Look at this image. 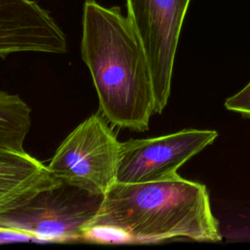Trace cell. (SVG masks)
Wrapping results in <instances>:
<instances>
[{
	"instance_id": "8",
	"label": "cell",
	"mask_w": 250,
	"mask_h": 250,
	"mask_svg": "<svg viewBox=\"0 0 250 250\" xmlns=\"http://www.w3.org/2000/svg\"><path fill=\"white\" fill-rule=\"evenodd\" d=\"M56 176L47 165L24 152H0V209L51 183Z\"/></svg>"
},
{
	"instance_id": "6",
	"label": "cell",
	"mask_w": 250,
	"mask_h": 250,
	"mask_svg": "<svg viewBox=\"0 0 250 250\" xmlns=\"http://www.w3.org/2000/svg\"><path fill=\"white\" fill-rule=\"evenodd\" d=\"M217 137L215 130L184 129L154 138L128 140L121 144L115 182L145 183L175 174Z\"/></svg>"
},
{
	"instance_id": "10",
	"label": "cell",
	"mask_w": 250,
	"mask_h": 250,
	"mask_svg": "<svg viewBox=\"0 0 250 250\" xmlns=\"http://www.w3.org/2000/svg\"><path fill=\"white\" fill-rule=\"evenodd\" d=\"M225 106L228 110L250 117V82L239 92L228 98Z\"/></svg>"
},
{
	"instance_id": "4",
	"label": "cell",
	"mask_w": 250,
	"mask_h": 250,
	"mask_svg": "<svg viewBox=\"0 0 250 250\" xmlns=\"http://www.w3.org/2000/svg\"><path fill=\"white\" fill-rule=\"evenodd\" d=\"M121 144L104 115L95 113L62 142L47 167L62 181L104 195L116 180Z\"/></svg>"
},
{
	"instance_id": "9",
	"label": "cell",
	"mask_w": 250,
	"mask_h": 250,
	"mask_svg": "<svg viewBox=\"0 0 250 250\" xmlns=\"http://www.w3.org/2000/svg\"><path fill=\"white\" fill-rule=\"evenodd\" d=\"M31 109L16 94L0 90V152H24L23 142L31 125Z\"/></svg>"
},
{
	"instance_id": "2",
	"label": "cell",
	"mask_w": 250,
	"mask_h": 250,
	"mask_svg": "<svg viewBox=\"0 0 250 250\" xmlns=\"http://www.w3.org/2000/svg\"><path fill=\"white\" fill-rule=\"evenodd\" d=\"M81 57L104 117L118 128L146 131L154 113L150 70L132 22L118 7L85 1Z\"/></svg>"
},
{
	"instance_id": "5",
	"label": "cell",
	"mask_w": 250,
	"mask_h": 250,
	"mask_svg": "<svg viewBox=\"0 0 250 250\" xmlns=\"http://www.w3.org/2000/svg\"><path fill=\"white\" fill-rule=\"evenodd\" d=\"M189 1L126 0L127 17L148 62L154 113H161L169 100L177 46Z\"/></svg>"
},
{
	"instance_id": "1",
	"label": "cell",
	"mask_w": 250,
	"mask_h": 250,
	"mask_svg": "<svg viewBox=\"0 0 250 250\" xmlns=\"http://www.w3.org/2000/svg\"><path fill=\"white\" fill-rule=\"evenodd\" d=\"M97 232L114 233L120 241L135 243L222 239L206 187L178 173L145 183L115 182L89 227L87 240Z\"/></svg>"
},
{
	"instance_id": "3",
	"label": "cell",
	"mask_w": 250,
	"mask_h": 250,
	"mask_svg": "<svg viewBox=\"0 0 250 250\" xmlns=\"http://www.w3.org/2000/svg\"><path fill=\"white\" fill-rule=\"evenodd\" d=\"M104 197L56 177L0 209V229L31 235L38 243L86 240Z\"/></svg>"
},
{
	"instance_id": "7",
	"label": "cell",
	"mask_w": 250,
	"mask_h": 250,
	"mask_svg": "<svg viewBox=\"0 0 250 250\" xmlns=\"http://www.w3.org/2000/svg\"><path fill=\"white\" fill-rule=\"evenodd\" d=\"M66 37L51 15L33 0H0V58L14 53L63 54Z\"/></svg>"
}]
</instances>
